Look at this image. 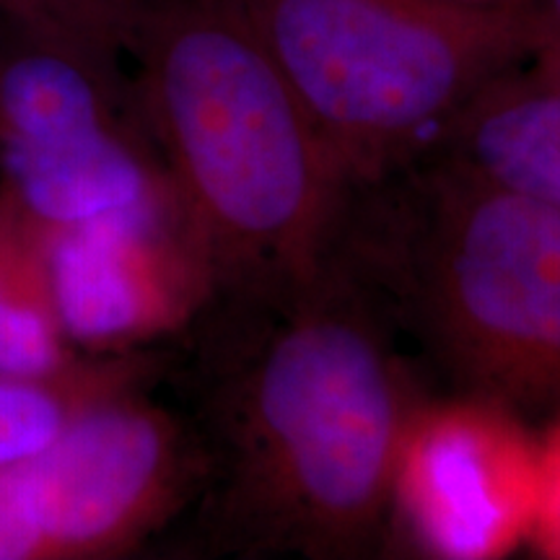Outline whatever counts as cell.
<instances>
[{"mask_svg":"<svg viewBox=\"0 0 560 560\" xmlns=\"http://www.w3.org/2000/svg\"><path fill=\"white\" fill-rule=\"evenodd\" d=\"M387 322L335 257L291 296L202 314V548L312 560L380 548L420 400Z\"/></svg>","mask_w":560,"mask_h":560,"instance_id":"obj_1","label":"cell"},{"mask_svg":"<svg viewBox=\"0 0 560 560\" xmlns=\"http://www.w3.org/2000/svg\"><path fill=\"white\" fill-rule=\"evenodd\" d=\"M136 102L213 278V304L291 296L327 268L350 187L229 0H140Z\"/></svg>","mask_w":560,"mask_h":560,"instance_id":"obj_2","label":"cell"},{"mask_svg":"<svg viewBox=\"0 0 560 560\" xmlns=\"http://www.w3.org/2000/svg\"><path fill=\"white\" fill-rule=\"evenodd\" d=\"M335 260L459 392L560 408V213L444 153L350 192Z\"/></svg>","mask_w":560,"mask_h":560,"instance_id":"obj_3","label":"cell"},{"mask_svg":"<svg viewBox=\"0 0 560 560\" xmlns=\"http://www.w3.org/2000/svg\"><path fill=\"white\" fill-rule=\"evenodd\" d=\"M293 94L350 192L436 151L501 75L527 68L535 5L457 0H229Z\"/></svg>","mask_w":560,"mask_h":560,"instance_id":"obj_4","label":"cell"},{"mask_svg":"<svg viewBox=\"0 0 560 560\" xmlns=\"http://www.w3.org/2000/svg\"><path fill=\"white\" fill-rule=\"evenodd\" d=\"M153 384L112 392L0 465V560L128 558L200 501L206 439Z\"/></svg>","mask_w":560,"mask_h":560,"instance_id":"obj_5","label":"cell"},{"mask_svg":"<svg viewBox=\"0 0 560 560\" xmlns=\"http://www.w3.org/2000/svg\"><path fill=\"white\" fill-rule=\"evenodd\" d=\"M0 190L45 229L172 192L128 70L0 19Z\"/></svg>","mask_w":560,"mask_h":560,"instance_id":"obj_6","label":"cell"},{"mask_svg":"<svg viewBox=\"0 0 560 560\" xmlns=\"http://www.w3.org/2000/svg\"><path fill=\"white\" fill-rule=\"evenodd\" d=\"M540 444L488 397H420L392 472L389 532L423 558L501 560L529 540Z\"/></svg>","mask_w":560,"mask_h":560,"instance_id":"obj_7","label":"cell"},{"mask_svg":"<svg viewBox=\"0 0 560 560\" xmlns=\"http://www.w3.org/2000/svg\"><path fill=\"white\" fill-rule=\"evenodd\" d=\"M55 304L70 346L112 355L195 330L213 278L177 195L47 229Z\"/></svg>","mask_w":560,"mask_h":560,"instance_id":"obj_8","label":"cell"},{"mask_svg":"<svg viewBox=\"0 0 560 560\" xmlns=\"http://www.w3.org/2000/svg\"><path fill=\"white\" fill-rule=\"evenodd\" d=\"M433 153L560 213V86L514 70L482 89Z\"/></svg>","mask_w":560,"mask_h":560,"instance_id":"obj_9","label":"cell"},{"mask_svg":"<svg viewBox=\"0 0 560 560\" xmlns=\"http://www.w3.org/2000/svg\"><path fill=\"white\" fill-rule=\"evenodd\" d=\"M79 355L55 304L47 229L0 190V374H52Z\"/></svg>","mask_w":560,"mask_h":560,"instance_id":"obj_10","label":"cell"},{"mask_svg":"<svg viewBox=\"0 0 560 560\" xmlns=\"http://www.w3.org/2000/svg\"><path fill=\"white\" fill-rule=\"evenodd\" d=\"M161 350L91 355L81 353L52 374H0V465L37 450L79 412L102 397L136 384L159 382Z\"/></svg>","mask_w":560,"mask_h":560,"instance_id":"obj_11","label":"cell"},{"mask_svg":"<svg viewBox=\"0 0 560 560\" xmlns=\"http://www.w3.org/2000/svg\"><path fill=\"white\" fill-rule=\"evenodd\" d=\"M140 0H0V19L62 50L125 70Z\"/></svg>","mask_w":560,"mask_h":560,"instance_id":"obj_12","label":"cell"},{"mask_svg":"<svg viewBox=\"0 0 560 560\" xmlns=\"http://www.w3.org/2000/svg\"><path fill=\"white\" fill-rule=\"evenodd\" d=\"M540 444V480H537V506L529 540L545 558H560V410L550 420Z\"/></svg>","mask_w":560,"mask_h":560,"instance_id":"obj_13","label":"cell"},{"mask_svg":"<svg viewBox=\"0 0 560 560\" xmlns=\"http://www.w3.org/2000/svg\"><path fill=\"white\" fill-rule=\"evenodd\" d=\"M537 45L527 62L535 79L560 86V0H537Z\"/></svg>","mask_w":560,"mask_h":560,"instance_id":"obj_14","label":"cell"},{"mask_svg":"<svg viewBox=\"0 0 560 560\" xmlns=\"http://www.w3.org/2000/svg\"><path fill=\"white\" fill-rule=\"evenodd\" d=\"M457 3H472V5H501V9H522V5H537V0H457Z\"/></svg>","mask_w":560,"mask_h":560,"instance_id":"obj_15","label":"cell"}]
</instances>
